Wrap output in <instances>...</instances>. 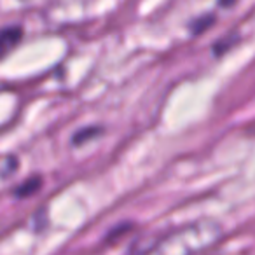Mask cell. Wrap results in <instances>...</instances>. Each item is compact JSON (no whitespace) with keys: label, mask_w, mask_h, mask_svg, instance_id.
I'll list each match as a JSON object with an SVG mask.
<instances>
[{"label":"cell","mask_w":255,"mask_h":255,"mask_svg":"<svg viewBox=\"0 0 255 255\" xmlns=\"http://www.w3.org/2000/svg\"><path fill=\"white\" fill-rule=\"evenodd\" d=\"M23 39L21 26H5L0 30V60L11 54Z\"/></svg>","instance_id":"6da1fadb"},{"label":"cell","mask_w":255,"mask_h":255,"mask_svg":"<svg viewBox=\"0 0 255 255\" xmlns=\"http://www.w3.org/2000/svg\"><path fill=\"white\" fill-rule=\"evenodd\" d=\"M40 187H42V178H40L39 175H35V177L26 178V180L14 191V196H16V198H21V199L23 198H30L32 194L39 192Z\"/></svg>","instance_id":"7a4b0ae2"},{"label":"cell","mask_w":255,"mask_h":255,"mask_svg":"<svg viewBox=\"0 0 255 255\" xmlns=\"http://www.w3.org/2000/svg\"><path fill=\"white\" fill-rule=\"evenodd\" d=\"M212 25H215V14H205L192 19L189 28H191L192 35H199V33H205Z\"/></svg>","instance_id":"3957f363"},{"label":"cell","mask_w":255,"mask_h":255,"mask_svg":"<svg viewBox=\"0 0 255 255\" xmlns=\"http://www.w3.org/2000/svg\"><path fill=\"white\" fill-rule=\"evenodd\" d=\"M100 129L98 126H89V128H84V129H81V131H77L74 135V138H72V142L75 143V145H82V143H86L88 140L95 138L96 135H100Z\"/></svg>","instance_id":"277c9868"},{"label":"cell","mask_w":255,"mask_h":255,"mask_svg":"<svg viewBox=\"0 0 255 255\" xmlns=\"http://www.w3.org/2000/svg\"><path fill=\"white\" fill-rule=\"evenodd\" d=\"M238 0H219V4L222 5V7H231V5L236 4Z\"/></svg>","instance_id":"5b68a950"}]
</instances>
